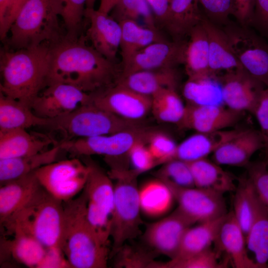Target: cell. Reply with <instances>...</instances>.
<instances>
[{
    "mask_svg": "<svg viewBox=\"0 0 268 268\" xmlns=\"http://www.w3.org/2000/svg\"><path fill=\"white\" fill-rule=\"evenodd\" d=\"M233 212L245 236L254 219L259 197L250 179H242L236 189Z\"/></svg>",
    "mask_w": 268,
    "mask_h": 268,
    "instance_id": "38",
    "label": "cell"
},
{
    "mask_svg": "<svg viewBox=\"0 0 268 268\" xmlns=\"http://www.w3.org/2000/svg\"><path fill=\"white\" fill-rule=\"evenodd\" d=\"M26 130H0V159L37 154L59 144L51 136Z\"/></svg>",
    "mask_w": 268,
    "mask_h": 268,
    "instance_id": "20",
    "label": "cell"
},
{
    "mask_svg": "<svg viewBox=\"0 0 268 268\" xmlns=\"http://www.w3.org/2000/svg\"><path fill=\"white\" fill-rule=\"evenodd\" d=\"M90 156L79 158L88 167L89 172L84 188L87 203L111 217L114 200V185L108 173L92 160Z\"/></svg>",
    "mask_w": 268,
    "mask_h": 268,
    "instance_id": "24",
    "label": "cell"
},
{
    "mask_svg": "<svg viewBox=\"0 0 268 268\" xmlns=\"http://www.w3.org/2000/svg\"><path fill=\"white\" fill-rule=\"evenodd\" d=\"M242 129H226L209 133L197 132L177 145L175 159L191 162L206 158L236 135Z\"/></svg>",
    "mask_w": 268,
    "mask_h": 268,
    "instance_id": "23",
    "label": "cell"
},
{
    "mask_svg": "<svg viewBox=\"0 0 268 268\" xmlns=\"http://www.w3.org/2000/svg\"><path fill=\"white\" fill-rule=\"evenodd\" d=\"M266 163H267V165H268V159H267V160L266 161Z\"/></svg>",
    "mask_w": 268,
    "mask_h": 268,
    "instance_id": "58",
    "label": "cell"
},
{
    "mask_svg": "<svg viewBox=\"0 0 268 268\" xmlns=\"http://www.w3.org/2000/svg\"><path fill=\"white\" fill-rule=\"evenodd\" d=\"M119 23L121 27L120 49L122 62L145 47L165 39L158 29L142 27L137 21L125 20Z\"/></svg>",
    "mask_w": 268,
    "mask_h": 268,
    "instance_id": "35",
    "label": "cell"
},
{
    "mask_svg": "<svg viewBox=\"0 0 268 268\" xmlns=\"http://www.w3.org/2000/svg\"><path fill=\"white\" fill-rule=\"evenodd\" d=\"M188 37L184 64L188 78L211 74L209 66L208 39L201 21L191 30Z\"/></svg>",
    "mask_w": 268,
    "mask_h": 268,
    "instance_id": "30",
    "label": "cell"
},
{
    "mask_svg": "<svg viewBox=\"0 0 268 268\" xmlns=\"http://www.w3.org/2000/svg\"><path fill=\"white\" fill-rule=\"evenodd\" d=\"M120 0H100V4L98 9L101 12L109 14L112 9Z\"/></svg>",
    "mask_w": 268,
    "mask_h": 268,
    "instance_id": "56",
    "label": "cell"
},
{
    "mask_svg": "<svg viewBox=\"0 0 268 268\" xmlns=\"http://www.w3.org/2000/svg\"><path fill=\"white\" fill-rule=\"evenodd\" d=\"M62 7L60 0H26L11 25L10 36L4 40L7 49L17 50L61 40L66 35L59 19Z\"/></svg>",
    "mask_w": 268,
    "mask_h": 268,
    "instance_id": "4",
    "label": "cell"
},
{
    "mask_svg": "<svg viewBox=\"0 0 268 268\" xmlns=\"http://www.w3.org/2000/svg\"><path fill=\"white\" fill-rule=\"evenodd\" d=\"M128 158L133 166L132 169L138 174L158 165L147 147V143L144 142L135 143L129 151Z\"/></svg>",
    "mask_w": 268,
    "mask_h": 268,
    "instance_id": "48",
    "label": "cell"
},
{
    "mask_svg": "<svg viewBox=\"0 0 268 268\" xmlns=\"http://www.w3.org/2000/svg\"><path fill=\"white\" fill-rule=\"evenodd\" d=\"M199 0H171L163 28L173 40H185L191 30L201 22L204 16L200 10Z\"/></svg>",
    "mask_w": 268,
    "mask_h": 268,
    "instance_id": "27",
    "label": "cell"
},
{
    "mask_svg": "<svg viewBox=\"0 0 268 268\" xmlns=\"http://www.w3.org/2000/svg\"><path fill=\"white\" fill-rule=\"evenodd\" d=\"M42 187L35 172L1 184L0 225L28 202Z\"/></svg>",
    "mask_w": 268,
    "mask_h": 268,
    "instance_id": "22",
    "label": "cell"
},
{
    "mask_svg": "<svg viewBox=\"0 0 268 268\" xmlns=\"http://www.w3.org/2000/svg\"><path fill=\"white\" fill-rule=\"evenodd\" d=\"M147 145L158 165L175 159L177 145L171 137L163 132L154 131Z\"/></svg>",
    "mask_w": 268,
    "mask_h": 268,
    "instance_id": "44",
    "label": "cell"
},
{
    "mask_svg": "<svg viewBox=\"0 0 268 268\" xmlns=\"http://www.w3.org/2000/svg\"><path fill=\"white\" fill-rule=\"evenodd\" d=\"M267 164L263 161L249 163L248 177L251 180L256 192L268 212V169Z\"/></svg>",
    "mask_w": 268,
    "mask_h": 268,
    "instance_id": "47",
    "label": "cell"
},
{
    "mask_svg": "<svg viewBox=\"0 0 268 268\" xmlns=\"http://www.w3.org/2000/svg\"><path fill=\"white\" fill-rule=\"evenodd\" d=\"M267 268H268V264H267Z\"/></svg>",
    "mask_w": 268,
    "mask_h": 268,
    "instance_id": "59",
    "label": "cell"
},
{
    "mask_svg": "<svg viewBox=\"0 0 268 268\" xmlns=\"http://www.w3.org/2000/svg\"><path fill=\"white\" fill-rule=\"evenodd\" d=\"M157 24L164 27L169 12L171 0H146Z\"/></svg>",
    "mask_w": 268,
    "mask_h": 268,
    "instance_id": "53",
    "label": "cell"
},
{
    "mask_svg": "<svg viewBox=\"0 0 268 268\" xmlns=\"http://www.w3.org/2000/svg\"><path fill=\"white\" fill-rule=\"evenodd\" d=\"M26 0H11V7L3 30L0 32V37L2 41L6 38L11 24L14 21L20 9Z\"/></svg>",
    "mask_w": 268,
    "mask_h": 268,
    "instance_id": "54",
    "label": "cell"
},
{
    "mask_svg": "<svg viewBox=\"0 0 268 268\" xmlns=\"http://www.w3.org/2000/svg\"><path fill=\"white\" fill-rule=\"evenodd\" d=\"M62 4L61 17L69 38H78V33L84 17L88 0H60Z\"/></svg>",
    "mask_w": 268,
    "mask_h": 268,
    "instance_id": "43",
    "label": "cell"
},
{
    "mask_svg": "<svg viewBox=\"0 0 268 268\" xmlns=\"http://www.w3.org/2000/svg\"><path fill=\"white\" fill-rule=\"evenodd\" d=\"M187 104L195 105H224L222 86L217 75L188 78L182 89Z\"/></svg>",
    "mask_w": 268,
    "mask_h": 268,
    "instance_id": "33",
    "label": "cell"
},
{
    "mask_svg": "<svg viewBox=\"0 0 268 268\" xmlns=\"http://www.w3.org/2000/svg\"><path fill=\"white\" fill-rule=\"evenodd\" d=\"M84 17L90 25L85 38L92 46L108 59L116 62L120 47L121 27L119 22L109 14L94 8H86Z\"/></svg>",
    "mask_w": 268,
    "mask_h": 268,
    "instance_id": "18",
    "label": "cell"
},
{
    "mask_svg": "<svg viewBox=\"0 0 268 268\" xmlns=\"http://www.w3.org/2000/svg\"><path fill=\"white\" fill-rule=\"evenodd\" d=\"M262 148L264 141L260 131L242 129L212 154V160L220 165L247 166L252 156Z\"/></svg>",
    "mask_w": 268,
    "mask_h": 268,
    "instance_id": "19",
    "label": "cell"
},
{
    "mask_svg": "<svg viewBox=\"0 0 268 268\" xmlns=\"http://www.w3.org/2000/svg\"><path fill=\"white\" fill-rule=\"evenodd\" d=\"M192 224L177 208L169 215L148 224L144 239L155 252L172 259L178 253L184 233Z\"/></svg>",
    "mask_w": 268,
    "mask_h": 268,
    "instance_id": "16",
    "label": "cell"
},
{
    "mask_svg": "<svg viewBox=\"0 0 268 268\" xmlns=\"http://www.w3.org/2000/svg\"><path fill=\"white\" fill-rule=\"evenodd\" d=\"M84 189L76 198L63 202L64 214L60 248L74 268H105L110 250L100 239L87 216Z\"/></svg>",
    "mask_w": 268,
    "mask_h": 268,
    "instance_id": "3",
    "label": "cell"
},
{
    "mask_svg": "<svg viewBox=\"0 0 268 268\" xmlns=\"http://www.w3.org/2000/svg\"><path fill=\"white\" fill-rule=\"evenodd\" d=\"M90 94L93 104L128 120L140 122L151 111L150 97L117 83Z\"/></svg>",
    "mask_w": 268,
    "mask_h": 268,
    "instance_id": "13",
    "label": "cell"
},
{
    "mask_svg": "<svg viewBox=\"0 0 268 268\" xmlns=\"http://www.w3.org/2000/svg\"><path fill=\"white\" fill-rule=\"evenodd\" d=\"M253 114L260 126L264 149L268 153V87L262 91Z\"/></svg>",
    "mask_w": 268,
    "mask_h": 268,
    "instance_id": "49",
    "label": "cell"
},
{
    "mask_svg": "<svg viewBox=\"0 0 268 268\" xmlns=\"http://www.w3.org/2000/svg\"><path fill=\"white\" fill-rule=\"evenodd\" d=\"M61 148L59 144L40 153L0 159V185L17 179L56 161Z\"/></svg>",
    "mask_w": 268,
    "mask_h": 268,
    "instance_id": "29",
    "label": "cell"
},
{
    "mask_svg": "<svg viewBox=\"0 0 268 268\" xmlns=\"http://www.w3.org/2000/svg\"><path fill=\"white\" fill-rule=\"evenodd\" d=\"M195 187L222 194L236 190L235 179L220 165L206 158L187 162Z\"/></svg>",
    "mask_w": 268,
    "mask_h": 268,
    "instance_id": "28",
    "label": "cell"
},
{
    "mask_svg": "<svg viewBox=\"0 0 268 268\" xmlns=\"http://www.w3.org/2000/svg\"><path fill=\"white\" fill-rule=\"evenodd\" d=\"M246 241L247 248L255 255V262L259 268H267L268 263V212L260 198L252 224L246 235Z\"/></svg>",
    "mask_w": 268,
    "mask_h": 268,
    "instance_id": "37",
    "label": "cell"
},
{
    "mask_svg": "<svg viewBox=\"0 0 268 268\" xmlns=\"http://www.w3.org/2000/svg\"><path fill=\"white\" fill-rule=\"evenodd\" d=\"M96 0H88L86 3V8H94Z\"/></svg>",
    "mask_w": 268,
    "mask_h": 268,
    "instance_id": "57",
    "label": "cell"
},
{
    "mask_svg": "<svg viewBox=\"0 0 268 268\" xmlns=\"http://www.w3.org/2000/svg\"><path fill=\"white\" fill-rule=\"evenodd\" d=\"M156 178L185 188L195 187L187 162L174 159L164 164L155 173Z\"/></svg>",
    "mask_w": 268,
    "mask_h": 268,
    "instance_id": "42",
    "label": "cell"
},
{
    "mask_svg": "<svg viewBox=\"0 0 268 268\" xmlns=\"http://www.w3.org/2000/svg\"><path fill=\"white\" fill-rule=\"evenodd\" d=\"M114 185V200L111 218L112 257L127 241L135 238L142 223L137 178L139 175L127 167L110 168L108 172Z\"/></svg>",
    "mask_w": 268,
    "mask_h": 268,
    "instance_id": "6",
    "label": "cell"
},
{
    "mask_svg": "<svg viewBox=\"0 0 268 268\" xmlns=\"http://www.w3.org/2000/svg\"><path fill=\"white\" fill-rule=\"evenodd\" d=\"M187 42L166 39L145 47L122 62L120 76L140 70L176 68L184 64Z\"/></svg>",
    "mask_w": 268,
    "mask_h": 268,
    "instance_id": "12",
    "label": "cell"
},
{
    "mask_svg": "<svg viewBox=\"0 0 268 268\" xmlns=\"http://www.w3.org/2000/svg\"><path fill=\"white\" fill-rule=\"evenodd\" d=\"M115 266L126 268H153L156 262L151 254L141 249H134L124 246L115 254Z\"/></svg>",
    "mask_w": 268,
    "mask_h": 268,
    "instance_id": "45",
    "label": "cell"
},
{
    "mask_svg": "<svg viewBox=\"0 0 268 268\" xmlns=\"http://www.w3.org/2000/svg\"><path fill=\"white\" fill-rule=\"evenodd\" d=\"M13 239L1 240L0 246L17 262L30 268H37L47 250L38 241L23 233L15 231Z\"/></svg>",
    "mask_w": 268,
    "mask_h": 268,
    "instance_id": "36",
    "label": "cell"
},
{
    "mask_svg": "<svg viewBox=\"0 0 268 268\" xmlns=\"http://www.w3.org/2000/svg\"><path fill=\"white\" fill-rule=\"evenodd\" d=\"M250 25L268 37V0H255L254 12Z\"/></svg>",
    "mask_w": 268,
    "mask_h": 268,
    "instance_id": "50",
    "label": "cell"
},
{
    "mask_svg": "<svg viewBox=\"0 0 268 268\" xmlns=\"http://www.w3.org/2000/svg\"><path fill=\"white\" fill-rule=\"evenodd\" d=\"M218 251L224 252L236 268H259L247 251L246 236L233 211L227 213L214 242Z\"/></svg>",
    "mask_w": 268,
    "mask_h": 268,
    "instance_id": "21",
    "label": "cell"
},
{
    "mask_svg": "<svg viewBox=\"0 0 268 268\" xmlns=\"http://www.w3.org/2000/svg\"><path fill=\"white\" fill-rule=\"evenodd\" d=\"M244 113L223 105L187 104L183 116L177 125L182 129L198 133L213 132L235 126L241 120Z\"/></svg>",
    "mask_w": 268,
    "mask_h": 268,
    "instance_id": "17",
    "label": "cell"
},
{
    "mask_svg": "<svg viewBox=\"0 0 268 268\" xmlns=\"http://www.w3.org/2000/svg\"><path fill=\"white\" fill-rule=\"evenodd\" d=\"M218 251L209 248L201 253L188 258L174 260L171 259L166 263L158 262L157 268H226V263L218 261Z\"/></svg>",
    "mask_w": 268,
    "mask_h": 268,
    "instance_id": "41",
    "label": "cell"
},
{
    "mask_svg": "<svg viewBox=\"0 0 268 268\" xmlns=\"http://www.w3.org/2000/svg\"><path fill=\"white\" fill-rule=\"evenodd\" d=\"M51 44L0 51V92L31 107L47 85Z\"/></svg>",
    "mask_w": 268,
    "mask_h": 268,
    "instance_id": "2",
    "label": "cell"
},
{
    "mask_svg": "<svg viewBox=\"0 0 268 268\" xmlns=\"http://www.w3.org/2000/svg\"><path fill=\"white\" fill-rule=\"evenodd\" d=\"M178 79L176 68H161L140 70L120 76L116 83L151 97L161 89L176 88Z\"/></svg>",
    "mask_w": 268,
    "mask_h": 268,
    "instance_id": "26",
    "label": "cell"
},
{
    "mask_svg": "<svg viewBox=\"0 0 268 268\" xmlns=\"http://www.w3.org/2000/svg\"><path fill=\"white\" fill-rule=\"evenodd\" d=\"M171 190L177 209L193 224L217 219L226 213L223 194L197 187L185 188L162 181Z\"/></svg>",
    "mask_w": 268,
    "mask_h": 268,
    "instance_id": "11",
    "label": "cell"
},
{
    "mask_svg": "<svg viewBox=\"0 0 268 268\" xmlns=\"http://www.w3.org/2000/svg\"><path fill=\"white\" fill-rule=\"evenodd\" d=\"M226 214L189 227L184 233L174 260L183 259L210 248L217 239Z\"/></svg>",
    "mask_w": 268,
    "mask_h": 268,
    "instance_id": "31",
    "label": "cell"
},
{
    "mask_svg": "<svg viewBox=\"0 0 268 268\" xmlns=\"http://www.w3.org/2000/svg\"><path fill=\"white\" fill-rule=\"evenodd\" d=\"M201 23L208 39L210 73L217 75L221 71L225 72L242 68L232 51L223 29H221L205 16Z\"/></svg>",
    "mask_w": 268,
    "mask_h": 268,
    "instance_id": "25",
    "label": "cell"
},
{
    "mask_svg": "<svg viewBox=\"0 0 268 268\" xmlns=\"http://www.w3.org/2000/svg\"><path fill=\"white\" fill-rule=\"evenodd\" d=\"M48 119L37 116L31 108L18 100L0 94V130L45 127Z\"/></svg>",
    "mask_w": 268,
    "mask_h": 268,
    "instance_id": "34",
    "label": "cell"
},
{
    "mask_svg": "<svg viewBox=\"0 0 268 268\" xmlns=\"http://www.w3.org/2000/svg\"><path fill=\"white\" fill-rule=\"evenodd\" d=\"M219 77L224 105L236 111L253 114L265 85L243 68L225 71Z\"/></svg>",
    "mask_w": 268,
    "mask_h": 268,
    "instance_id": "15",
    "label": "cell"
},
{
    "mask_svg": "<svg viewBox=\"0 0 268 268\" xmlns=\"http://www.w3.org/2000/svg\"><path fill=\"white\" fill-rule=\"evenodd\" d=\"M85 38L66 35L51 44L47 85L64 83L92 94L116 83L122 65L111 61L87 45Z\"/></svg>",
    "mask_w": 268,
    "mask_h": 268,
    "instance_id": "1",
    "label": "cell"
},
{
    "mask_svg": "<svg viewBox=\"0 0 268 268\" xmlns=\"http://www.w3.org/2000/svg\"><path fill=\"white\" fill-rule=\"evenodd\" d=\"M223 30L242 67L268 87V43L248 26L228 23Z\"/></svg>",
    "mask_w": 268,
    "mask_h": 268,
    "instance_id": "9",
    "label": "cell"
},
{
    "mask_svg": "<svg viewBox=\"0 0 268 268\" xmlns=\"http://www.w3.org/2000/svg\"><path fill=\"white\" fill-rule=\"evenodd\" d=\"M37 268H71L60 248H47Z\"/></svg>",
    "mask_w": 268,
    "mask_h": 268,
    "instance_id": "52",
    "label": "cell"
},
{
    "mask_svg": "<svg viewBox=\"0 0 268 268\" xmlns=\"http://www.w3.org/2000/svg\"><path fill=\"white\" fill-rule=\"evenodd\" d=\"M150 112L161 122L178 124L185 109V105L175 88H164L151 97Z\"/></svg>",
    "mask_w": 268,
    "mask_h": 268,
    "instance_id": "39",
    "label": "cell"
},
{
    "mask_svg": "<svg viewBox=\"0 0 268 268\" xmlns=\"http://www.w3.org/2000/svg\"><path fill=\"white\" fill-rule=\"evenodd\" d=\"M155 131L141 126L110 134L64 141L59 144L61 149L71 157L100 155L105 158H119L128 155L137 142L147 144Z\"/></svg>",
    "mask_w": 268,
    "mask_h": 268,
    "instance_id": "8",
    "label": "cell"
},
{
    "mask_svg": "<svg viewBox=\"0 0 268 268\" xmlns=\"http://www.w3.org/2000/svg\"><path fill=\"white\" fill-rule=\"evenodd\" d=\"M11 4V0H0V32L4 28Z\"/></svg>",
    "mask_w": 268,
    "mask_h": 268,
    "instance_id": "55",
    "label": "cell"
},
{
    "mask_svg": "<svg viewBox=\"0 0 268 268\" xmlns=\"http://www.w3.org/2000/svg\"><path fill=\"white\" fill-rule=\"evenodd\" d=\"M90 102V94L72 85L57 82L48 85L42 90L32 102L31 108L38 117L52 119Z\"/></svg>",
    "mask_w": 268,
    "mask_h": 268,
    "instance_id": "14",
    "label": "cell"
},
{
    "mask_svg": "<svg viewBox=\"0 0 268 268\" xmlns=\"http://www.w3.org/2000/svg\"><path fill=\"white\" fill-rule=\"evenodd\" d=\"M64 214L63 202L42 187L2 225L8 234L20 232L33 237L46 248H60Z\"/></svg>",
    "mask_w": 268,
    "mask_h": 268,
    "instance_id": "5",
    "label": "cell"
},
{
    "mask_svg": "<svg viewBox=\"0 0 268 268\" xmlns=\"http://www.w3.org/2000/svg\"><path fill=\"white\" fill-rule=\"evenodd\" d=\"M139 199L141 212L150 218L167 213L175 201L170 188L157 178L142 184L139 188Z\"/></svg>",
    "mask_w": 268,
    "mask_h": 268,
    "instance_id": "32",
    "label": "cell"
},
{
    "mask_svg": "<svg viewBox=\"0 0 268 268\" xmlns=\"http://www.w3.org/2000/svg\"><path fill=\"white\" fill-rule=\"evenodd\" d=\"M233 16L238 24L249 26L255 9V0H232Z\"/></svg>",
    "mask_w": 268,
    "mask_h": 268,
    "instance_id": "51",
    "label": "cell"
},
{
    "mask_svg": "<svg viewBox=\"0 0 268 268\" xmlns=\"http://www.w3.org/2000/svg\"><path fill=\"white\" fill-rule=\"evenodd\" d=\"M206 18L217 24L228 23L230 15H233L234 5L232 0H199Z\"/></svg>",
    "mask_w": 268,
    "mask_h": 268,
    "instance_id": "46",
    "label": "cell"
},
{
    "mask_svg": "<svg viewBox=\"0 0 268 268\" xmlns=\"http://www.w3.org/2000/svg\"><path fill=\"white\" fill-rule=\"evenodd\" d=\"M111 12V16L119 22L136 21L141 16L147 27L158 28L146 0H120Z\"/></svg>",
    "mask_w": 268,
    "mask_h": 268,
    "instance_id": "40",
    "label": "cell"
},
{
    "mask_svg": "<svg viewBox=\"0 0 268 268\" xmlns=\"http://www.w3.org/2000/svg\"><path fill=\"white\" fill-rule=\"evenodd\" d=\"M89 169L78 157L55 161L35 171L41 186L62 202L70 200L82 191Z\"/></svg>",
    "mask_w": 268,
    "mask_h": 268,
    "instance_id": "10",
    "label": "cell"
},
{
    "mask_svg": "<svg viewBox=\"0 0 268 268\" xmlns=\"http://www.w3.org/2000/svg\"><path fill=\"white\" fill-rule=\"evenodd\" d=\"M140 122L122 118L90 102L67 115L48 119L44 127L61 134L63 136L62 142L110 134L140 127L142 126Z\"/></svg>",
    "mask_w": 268,
    "mask_h": 268,
    "instance_id": "7",
    "label": "cell"
}]
</instances>
